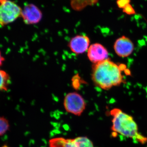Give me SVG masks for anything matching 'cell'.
I'll list each match as a JSON object with an SVG mask.
<instances>
[{
  "mask_svg": "<svg viewBox=\"0 0 147 147\" xmlns=\"http://www.w3.org/2000/svg\"><path fill=\"white\" fill-rule=\"evenodd\" d=\"M2 147H9L8 146H7V145H3V146Z\"/></svg>",
  "mask_w": 147,
  "mask_h": 147,
  "instance_id": "cell-16",
  "label": "cell"
},
{
  "mask_svg": "<svg viewBox=\"0 0 147 147\" xmlns=\"http://www.w3.org/2000/svg\"><path fill=\"white\" fill-rule=\"evenodd\" d=\"M122 9L124 13L128 15H133L136 13L134 8L130 4L127 5Z\"/></svg>",
  "mask_w": 147,
  "mask_h": 147,
  "instance_id": "cell-14",
  "label": "cell"
},
{
  "mask_svg": "<svg viewBox=\"0 0 147 147\" xmlns=\"http://www.w3.org/2000/svg\"><path fill=\"white\" fill-rule=\"evenodd\" d=\"M114 49L117 55L121 57H127L132 54L134 50V45L127 37L123 36L116 40Z\"/></svg>",
  "mask_w": 147,
  "mask_h": 147,
  "instance_id": "cell-6",
  "label": "cell"
},
{
  "mask_svg": "<svg viewBox=\"0 0 147 147\" xmlns=\"http://www.w3.org/2000/svg\"><path fill=\"white\" fill-rule=\"evenodd\" d=\"M0 24L1 27L12 23L21 16L22 9L9 0H0Z\"/></svg>",
  "mask_w": 147,
  "mask_h": 147,
  "instance_id": "cell-3",
  "label": "cell"
},
{
  "mask_svg": "<svg viewBox=\"0 0 147 147\" xmlns=\"http://www.w3.org/2000/svg\"><path fill=\"white\" fill-rule=\"evenodd\" d=\"M131 0H117V4L119 8L123 9L127 5L130 4Z\"/></svg>",
  "mask_w": 147,
  "mask_h": 147,
  "instance_id": "cell-15",
  "label": "cell"
},
{
  "mask_svg": "<svg viewBox=\"0 0 147 147\" xmlns=\"http://www.w3.org/2000/svg\"><path fill=\"white\" fill-rule=\"evenodd\" d=\"M113 117V125L111 129L114 132L133 139L137 143L144 144L147 142V137L138 131V125L133 117L124 113L120 109L114 108L110 111Z\"/></svg>",
  "mask_w": 147,
  "mask_h": 147,
  "instance_id": "cell-2",
  "label": "cell"
},
{
  "mask_svg": "<svg viewBox=\"0 0 147 147\" xmlns=\"http://www.w3.org/2000/svg\"><path fill=\"white\" fill-rule=\"evenodd\" d=\"M9 125L8 120L4 117L0 118V135L3 136L9 129Z\"/></svg>",
  "mask_w": 147,
  "mask_h": 147,
  "instance_id": "cell-12",
  "label": "cell"
},
{
  "mask_svg": "<svg viewBox=\"0 0 147 147\" xmlns=\"http://www.w3.org/2000/svg\"><path fill=\"white\" fill-rule=\"evenodd\" d=\"M89 38L85 35H77L73 37L68 42V46L72 53L81 55L88 51L90 46Z\"/></svg>",
  "mask_w": 147,
  "mask_h": 147,
  "instance_id": "cell-5",
  "label": "cell"
},
{
  "mask_svg": "<svg viewBox=\"0 0 147 147\" xmlns=\"http://www.w3.org/2000/svg\"><path fill=\"white\" fill-rule=\"evenodd\" d=\"M42 16V12L37 7L32 4H28L22 10L21 16L25 24L32 25L39 23Z\"/></svg>",
  "mask_w": 147,
  "mask_h": 147,
  "instance_id": "cell-8",
  "label": "cell"
},
{
  "mask_svg": "<svg viewBox=\"0 0 147 147\" xmlns=\"http://www.w3.org/2000/svg\"><path fill=\"white\" fill-rule=\"evenodd\" d=\"M82 81L80 76L78 75H76L74 76L72 79V86L75 89H78L81 86Z\"/></svg>",
  "mask_w": 147,
  "mask_h": 147,
  "instance_id": "cell-13",
  "label": "cell"
},
{
  "mask_svg": "<svg viewBox=\"0 0 147 147\" xmlns=\"http://www.w3.org/2000/svg\"><path fill=\"white\" fill-rule=\"evenodd\" d=\"M89 60L94 64L98 63L109 59L107 49L102 44L95 43L90 45L87 51Z\"/></svg>",
  "mask_w": 147,
  "mask_h": 147,
  "instance_id": "cell-7",
  "label": "cell"
},
{
  "mask_svg": "<svg viewBox=\"0 0 147 147\" xmlns=\"http://www.w3.org/2000/svg\"><path fill=\"white\" fill-rule=\"evenodd\" d=\"M63 105L67 112L80 116L86 109V101L80 94L76 92L68 93L64 98Z\"/></svg>",
  "mask_w": 147,
  "mask_h": 147,
  "instance_id": "cell-4",
  "label": "cell"
},
{
  "mask_svg": "<svg viewBox=\"0 0 147 147\" xmlns=\"http://www.w3.org/2000/svg\"><path fill=\"white\" fill-rule=\"evenodd\" d=\"M98 0H71V8L76 11H80L89 6L94 5Z\"/></svg>",
  "mask_w": 147,
  "mask_h": 147,
  "instance_id": "cell-10",
  "label": "cell"
},
{
  "mask_svg": "<svg viewBox=\"0 0 147 147\" xmlns=\"http://www.w3.org/2000/svg\"><path fill=\"white\" fill-rule=\"evenodd\" d=\"M125 67L124 65H119L109 59L94 64L92 67V80L98 88L110 90L124 83L122 71Z\"/></svg>",
  "mask_w": 147,
  "mask_h": 147,
  "instance_id": "cell-1",
  "label": "cell"
},
{
  "mask_svg": "<svg viewBox=\"0 0 147 147\" xmlns=\"http://www.w3.org/2000/svg\"><path fill=\"white\" fill-rule=\"evenodd\" d=\"M0 73L1 78L0 89L1 91H7L10 84V76L4 70H1Z\"/></svg>",
  "mask_w": 147,
  "mask_h": 147,
  "instance_id": "cell-11",
  "label": "cell"
},
{
  "mask_svg": "<svg viewBox=\"0 0 147 147\" xmlns=\"http://www.w3.org/2000/svg\"><path fill=\"white\" fill-rule=\"evenodd\" d=\"M50 147H79L76 138L65 139L63 137H58L50 139Z\"/></svg>",
  "mask_w": 147,
  "mask_h": 147,
  "instance_id": "cell-9",
  "label": "cell"
}]
</instances>
